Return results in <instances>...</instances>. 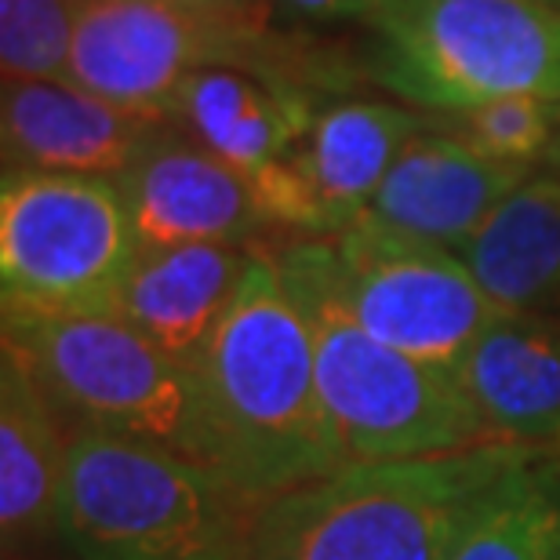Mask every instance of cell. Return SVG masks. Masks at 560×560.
Here are the masks:
<instances>
[{
	"mask_svg": "<svg viewBox=\"0 0 560 560\" xmlns=\"http://www.w3.org/2000/svg\"><path fill=\"white\" fill-rule=\"evenodd\" d=\"M542 4H553V8H560V0H542Z\"/></svg>",
	"mask_w": 560,
	"mask_h": 560,
	"instance_id": "27",
	"label": "cell"
},
{
	"mask_svg": "<svg viewBox=\"0 0 560 560\" xmlns=\"http://www.w3.org/2000/svg\"><path fill=\"white\" fill-rule=\"evenodd\" d=\"M550 161L557 164V172H560V136H557V142H553V150H550Z\"/></svg>",
	"mask_w": 560,
	"mask_h": 560,
	"instance_id": "24",
	"label": "cell"
},
{
	"mask_svg": "<svg viewBox=\"0 0 560 560\" xmlns=\"http://www.w3.org/2000/svg\"><path fill=\"white\" fill-rule=\"evenodd\" d=\"M528 447L357 463L244 513L237 560H447L485 495Z\"/></svg>",
	"mask_w": 560,
	"mask_h": 560,
	"instance_id": "2",
	"label": "cell"
},
{
	"mask_svg": "<svg viewBox=\"0 0 560 560\" xmlns=\"http://www.w3.org/2000/svg\"><path fill=\"white\" fill-rule=\"evenodd\" d=\"M252 262L255 248L244 244L139 248L109 313L128 320L175 364L197 372Z\"/></svg>",
	"mask_w": 560,
	"mask_h": 560,
	"instance_id": "14",
	"label": "cell"
},
{
	"mask_svg": "<svg viewBox=\"0 0 560 560\" xmlns=\"http://www.w3.org/2000/svg\"><path fill=\"white\" fill-rule=\"evenodd\" d=\"M172 4H183L230 30H266L273 0H172Z\"/></svg>",
	"mask_w": 560,
	"mask_h": 560,
	"instance_id": "22",
	"label": "cell"
},
{
	"mask_svg": "<svg viewBox=\"0 0 560 560\" xmlns=\"http://www.w3.org/2000/svg\"><path fill=\"white\" fill-rule=\"evenodd\" d=\"M317 346V386L346 466L400 463L495 444L452 375L389 350L357 324L320 262V237L266 252Z\"/></svg>",
	"mask_w": 560,
	"mask_h": 560,
	"instance_id": "3",
	"label": "cell"
},
{
	"mask_svg": "<svg viewBox=\"0 0 560 560\" xmlns=\"http://www.w3.org/2000/svg\"><path fill=\"white\" fill-rule=\"evenodd\" d=\"M164 125L161 114L106 103L73 81H4L0 98L8 172L120 178Z\"/></svg>",
	"mask_w": 560,
	"mask_h": 560,
	"instance_id": "12",
	"label": "cell"
},
{
	"mask_svg": "<svg viewBox=\"0 0 560 560\" xmlns=\"http://www.w3.org/2000/svg\"><path fill=\"white\" fill-rule=\"evenodd\" d=\"M430 117L389 103H335L313 117L291 150L252 178L266 222L331 237L357 222L400 150Z\"/></svg>",
	"mask_w": 560,
	"mask_h": 560,
	"instance_id": "10",
	"label": "cell"
},
{
	"mask_svg": "<svg viewBox=\"0 0 560 560\" xmlns=\"http://www.w3.org/2000/svg\"><path fill=\"white\" fill-rule=\"evenodd\" d=\"M4 350L26 364L70 425L167 447L215 474L197 372L175 364L128 320L114 313L4 310Z\"/></svg>",
	"mask_w": 560,
	"mask_h": 560,
	"instance_id": "5",
	"label": "cell"
},
{
	"mask_svg": "<svg viewBox=\"0 0 560 560\" xmlns=\"http://www.w3.org/2000/svg\"><path fill=\"white\" fill-rule=\"evenodd\" d=\"M273 4L299 19H364L378 0H273Z\"/></svg>",
	"mask_w": 560,
	"mask_h": 560,
	"instance_id": "23",
	"label": "cell"
},
{
	"mask_svg": "<svg viewBox=\"0 0 560 560\" xmlns=\"http://www.w3.org/2000/svg\"><path fill=\"white\" fill-rule=\"evenodd\" d=\"M73 425L15 353L0 361V532L4 546L37 542L55 528Z\"/></svg>",
	"mask_w": 560,
	"mask_h": 560,
	"instance_id": "17",
	"label": "cell"
},
{
	"mask_svg": "<svg viewBox=\"0 0 560 560\" xmlns=\"http://www.w3.org/2000/svg\"><path fill=\"white\" fill-rule=\"evenodd\" d=\"M320 262L335 299L368 335L452 378L502 313L455 252L364 215L320 237Z\"/></svg>",
	"mask_w": 560,
	"mask_h": 560,
	"instance_id": "8",
	"label": "cell"
},
{
	"mask_svg": "<svg viewBox=\"0 0 560 560\" xmlns=\"http://www.w3.org/2000/svg\"><path fill=\"white\" fill-rule=\"evenodd\" d=\"M430 125L485 156L532 167L539 156H550L560 136V103L539 95H502L474 109L430 117Z\"/></svg>",
	"mask_w": 560,
	"mask_h": 560,
	"instance_id": "20",
	"label": "cell"
},
{
	"mask_svg": "<svg viewBox=\"0 0 560 560\" xmlns=\"http://www.w3.org/2000/svg\"><path fill=\"white\" fill-rule=\"evenodd\" d=\"M502 313L560 310V172L528 175L458 248Z\"/></svg>",
	"mask_w": 560,
	"mask_h": 560,
	"instance_id": "18",
	"label": "cell"
},
{
	"mask_svg": "<svg viewBox=\"0 0 560 560\" xmlns=\"http://www.w3.org/2000/svg\"><path fill=\"white\" fill-rule=\"evenodd\" d=\"M139 237L117 178L8 172L0 194L4 310L109 313Z\"/></svg>",
	"mask_w": 560,
	"mask_h": 560,
	"instance_id": "7",
	"label": "cell"
},
{
	"mask_svg": "<svg viewBox=\"0 0 560 560\" xmlns=\"http://www.w3.org/2000/svg\"><path fill=\"white\" fill-rule=\"evenodd\" d=\"M248 513L222 477L95 425H73L55 528L81 560H215Z\"/></svg>",
	"mask_w": 560,
	"mask_h": 560,
	"instance_id": "4",
	"label": "cell"
},
{
	"mask_svg": "<svg viewBox=\"0 0 560 560\" xmlns=\"http://www.w3.org/2000/svg\"><path fill=\"white\" fill-rule=\"evenodd\" d=\"M447 560H560V455H528L466 521Z\"/></svg>",
	"mask_w": 560,
	"mask_h": 560,
	"instance_id": "19",
	"label": "cell"
},
{
	"mask_svg": "<svg viewBox=\"0 0 560 560\" xmlns=\"http://www.w3.org/2000/svg\"><path fill=\"white\" fill-rule=\"evenodd\" d=\"M139 248L244 244L266 215L248 175L167 125L117 178Z\"/></svg>",
	"mask_w": 560,
	"mask_h": 560,
	"instance_id": "11",
	"label": "cell"
},
{
	"mask_svg": "<svg viewBox=\"0 0 560 560\" xmlns=\"http://www.w3.org/2000/svg\"><path fill=\"white\" fill-rule=\"evenodd\" d=\"M455 383L495 444L560 455V320L499 313L474 342Z\"/></svg>",
	"mask_w": 560,
	"mask_h": 560,
	"instance_id": "15",
	"label": "cell"
},
{
	"mask_svg": "<svg viewBox=\"0 0 560 560\" xmlns=\"http://www.w3.org/2000/svg\"><path fill=\"white\" fill-rule=\"evenodd\" d=\"M73 4H77V8H84V4H92V0H73Z\"/></svg>",
	"mask_w": 560,
	"mask_h": 560,
	"instance_id": "26",
	"label": "cell"
},
{
	"mask_svg": "<svg viewBox=\"0 0 560 560\" xmlns=\"http://www.w3.org/2000/svg\"><path fill=\"white\" fill-rule=\"evenodd\" d=\"M215 560H237V550H233V553H222V557H215Z\"/></svg>",
	"mask_w": 560,
	"mask_h": 560,
	"instance_id": "25",
	"label": "cell"
},
{
	"mask_svg": "<svg viewBox=\"0 0 560 560\" xmlns=\"http://www.w3.org/2000/svg\"><path fill=\"white\" fill-rule=\"evenodd\" d=\"M167 117L194 142L255 178L306 136L317 114L310 95L284 81L241 66H205L178 88Z\"/></svg>",
	"mask_w": 560,
	"mask_h": 560,
	"instance_id": "16",
	"label": "cell"
},
{
	"mask_svg": "<svg viewBox=\"0 0 560 560\" xmlns=\"http://www.w3.org/2000/svg\"><path fill=\"white\" fill-rule=\"evenodd\" d=\"M372 77L433 114L502 95L560 103V8L542 0H378Z\"/></svg>",
	"mask_w": 560,
	"mask_h": 560,
	"instance_id": "6",
	"label": "cell"
},
{
	"mask_svg": "<svg viewBox=\"0 0 560 560\" xmlns=\"http://www.w3.org/2000/svg\"><path fill=\"white\" fill-rule=\"evenodd\" d=\"M73 26V0H0L4 81H66Z\"/></svg>",
	"mask_w": 560,
	"mask_h": 560,
	"instance_id": "21",
	"label": "cell"
},
{
	"mask_svg": "<svg viewBox=\"0 0 560 560\" xmlns=\"http://www.w3.org/2000/svg\"><path fill=\"white\" fill-rule=\"evenodd\" d=\"M528 175L532 167L485 156L430 125L400 150L364 219L458 255Z\"/></svg>",
	"mask_w": 560,
	"mask_h": 560,
	"instance_id": "13",
	"label": "cell"
},
{
	"mask_svg": "<svg viewBox=\"0 0 560 560\" xmlns=\"http://www.w3.org/2000/svg\"><path fill=\"white\" fill-rule=\"evenodd\" d=\"M266 30H230L172 0H92L77 8L66 81L106 103L167 117L205 66L248 70Z\"/></svg>",
	"mask_w": 560,
	"mask_h": 560,
	"instance_id": "9",
	"label": "cell"
},
{
	"mask_svg": "<svg viewBox=\"0 0 560 560\" xmlns=\"http://www.w3.org/2000/svg\"><path fill=\"white\" fill-rule=\"evenodd\" d=\"M197 378L215 474L241 502L255 506L346 466L320 400L313 328L266 252H255Z\"/></svg>",
	"mask_w": 560,
	"mask_h": 560,
	"instance_id": "1",
	"label": "cell"
}]
</instances>
